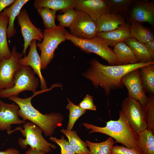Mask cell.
Here are the masks:
<instances>
[{
    "mask_svg": "<svg viewBox=\"0 0 154 154\" xmlns=\"http://www.w3.org/2000/svg\"><path fill=\"white\" fill-rule=\"evenodd\" d=\"M96 23L98 33L111 31L126 23L122 15L112 13L102 16Z\"/></svg>",
    "mask_w": 154,
    "mask_h": 154,
    "instance_id": "18",
    "label": "cell"
},
{
    "mask_svg": "<svg viewBox=\"0 0 154 154\" xmlns=\"http://www.w3.org/2000/svg\"><path fill=\"white\" fill-rule=\"evenodd\" d=\"M17 17L24 42L22 54L25 56L28 47L32 41L36 40L41 41L43 38V33L41 29L33 23L25 9H22Z\"/></svg>",
    "mask_w": 154,
    "mask_h": 154,
    "instance_id": "11",
    "label": "cell"
},
{
    "mask_svg": "<svg viewBox=\"0 0 154 154\" xmlns=\"http://www.w3.org/2000/svg\"><path fill=\"white\" fill-rule=\"evenodd\" d=\"M35 73L29 66H20L13 78V86L0 90V97L8 98L17 96L23 91L28 90L33 94L36 92L39 80Z\"/></svg>",
    "mask_w": 154,
    "mask_h": 154,
    "instance_id": "7",
    "label": "cell"
},
{
    "mask_svg": "<svg viewBox=\"0 0 154 154\" xmlns=\"http://www.w3.org/2000/svg\"><path fill=\"white\" fill-rule=\"evenodd\" d=\"M89 148L90 154H111L114 144L116 142L111 137L100 143H94L88 140L86 141Z\"/></svg>",
    "mask_w": 154,
    "mask_h": 154,
    "instance_id": "28",
    "label": "cell"
},
{
    "mask_svg": "<svg viewBox=\"0 0 154 154\" xmlns=\"http://www.w3.org/2000/svg\"><path fill=\"white\" fill-rule=\"evenodd\" d=\"M110 13L121 15L128 9L132 4V0H105Z\"/></svg>",
    "mask_w": 154,
    "mask_h": 154,
    "instance_id": "30",
    "label": "cell"
},
{
    "mask_svg": "<svg viewBox=\"0 0 154 154\" xmlns=\"http://www.w3.org/2000/svg\"><path fill=\"white\" fill-rule=\"evenodd\" d=\"M15 1V0H0V14L2 10L11 5Z\"/></svg>",
    "mask_w": 154,
    "mask_h": 154,
    "instance_id": "38",
    "label": "cell"
},
{
    "mask_svg": "<svg viewBox=\"0 0 154 154\" xmlns=\"http://www.w3.org/2000/svg\"><path fill=\"white\" fill-rule=\"evenodd\" d=\"M124 42L131 49L138 62L147 63L154 62L144 44L132 37L129 38Z\"/></svg>",
    "mask_w": 154,
    "mask_h": 154,
    "instance_id": "23",
    "label": "cell"
},
{
    "mask_svg": "<svg viewBox=\"0 0 154 154\" xmlns=\"http://www.w3.org/2000/svg\"><path fill=\"white\" fill-rule=\"evenodd\" d=\"M65 38L81 50L98 55L106 60L109 65H117V59L113 49L103 40L97 36L90 39L80 38L72 36L67 31Z\"/></svg>",
    "mask_w": 154,
    "mask_h": 154,
    "instance_id": "6",
    "label": "cell"
},
{
    "mask_svg": "<svg viewBox=\"0 0 154 154\" xmlns=\"http://www.w3.org/2000/svg\"><path fill=\"white\" fill-rule=\"evenodd\" d=\"M9 20L8 17L1 12L0 14V62L9 58L11 55L7 39Z\"/></svg>",
    "mask_w": 154,
    "mask_h": 154,
    "instance_id": "22",
    "label": "cell"
},
{
    "mask_svg": "<svg viewBox=\"0 0 154 154\" xmlns=\"http://www.w3.org/2000/svg\"><path fill=\"white\" fill-rule=\"evenodd\" d=\"M113 50L117 60V65L136 63L138 60L130 48L124 42H120L114 47Z\"/></svg>",
    "mask_w": 154,
    "mask_h": 154,
    "instance_id": "21",
    "label": "cell"
},
{
    "mask_svg": "<svg viewBox=\"0 0 154 154\" xmlns=\"http://www.w3.org/2000/svg\"><path fill=\"white\" fill-rule=\"evenodd\" d=\"M119 117L117 120H110L104 127H100L91 123L82 124L87 130L90 129L89 133H100L114 138L116 142L121 143L128 148L134 149L139 151L138 135L131 127L124 114L121 110Z\"/></svg>",
    "mask_w": 154,
    "mask_h": 154,
    "instance_id": "3",
    "label": "cell"
},
{
    "mask_svg": "<svg viewBox=\"0 0 154 154\" xmlns=\"http://www.w3.org/2000/svg\"><path fill=\"white\" fill-rule=\"evenodd\" d=\"M152 58L154 60V39L144 43Z\"/></svg>",
    "mask_w": 154,
    "mask_h": 154,
    "instance_id": "37",
    "label": "cell"
},
{
    "mask_svg": "<svg viewBox=\"0 0 154 154\" xmlns=\"http://www.w3.org/2000/svg\"></svg>",
    "mask_w": 154,
    "mask_h": 154,
    "instance_id": "41",
    "label": "cell"
},
{
    "mask_svg": "<svg viewBox=\"0 0 154 154\" xmlns=\"http://www.w3.org/2000/svg\"><path fill=\"white\" fill-rule=\"evenodd\" d=\"M139 152L141 154H154V134L147 129L138 134Z\"/></svg>",
    "mask_w": 154,
    "mask_h": 154,
    "instance_id": "25",
    "label": "cell"
},
{
    "mask_svg": "<svg viewBox=\"0 0 154 154\" xmlns=\"http://www.w3.org/2000/svg\"><path fill=\"white\" fill-rule=\"evenodd\" d=\"M37 12L42 18L45 29L51 28L56 26L55 23L56 11L44 7L37 9Z\"/></svg>",
    "mask_w": 154,
    "mask_h": 154,
    "instance_id": "31",
    "label": "cell"
},
{
    "mask_svg": "<svg viewBox=\"0 0 154 154\" xmlns=\"http://www.w3.org/2000/svg\"><path fill=\"white\" fill-rule=\"evenodd\" d=\"M140 75L143 86L145 92L154 95V63L139 68Z\"/></svg>",
    "mask_w": 154,
    "mask_h": 154,
    "instance_id": "27",
    "label": "cell"
},
{
    "mask_svg": "<svg viewBox=\"0 0 154 154\" xmlns=\"http://www.w3.org/2000/svg\"><path fill=\"white\" fill-rule=\"evenodd\" d=\"M153 63L154 62L147 63L138 62L124 65H106L93 58L90 61L89 68L83 75L92 82L96 88L100 86L103 89L107 96L112 90L123 88L121 80L126 73Z\"/></svg>",
    "mask_w": 154,
    "mask_h": 154,
    "instance_id": "1",
    "label": "cell"
},
{
    "mask_svg": "<svg viewBox=\"0 0 154 154\" xmlns=\"http://www.w3.org/2000/svg\"><path fill=\"white\" fill-rule=\"evenodd\" d=\"M76 10L75 18L69 27L70 34L84 39H90L96 37L98 32L96 22L87 14Z\"/></svg>",
    "mask_w": 154,
    "mask_h": 154,
    "instance_id": "9",
    "label": "cell"
},
{
    "mask_svg": "<svg viewBox=\"0 0 154 154\" xmlns=\"http://www.w3.org/2000/svg\"><path fill=\"white\" fill-rule=\"evenodd\" d=\"M74 9H69L64 12L63 14L57 15V17L59 22V25L64 28L69 27L76 16V10Z\"/></svg>",
    "mask_w": 154,
    "mask_h": 154,
    "instance_id": "33",
    "label": "cell"
},
{
    "mask_svg": "<svg viewBox=\"0 0 154 154\" xmlns=\"http://www.w3.org/2000/svg\"><path fill=\"white\" fill-rule=\"evenodd\" d=\"M0 154H20L19 150L12 147L8 148L5 150L0 151Z\"/></svg>",
    "mask_w": 154,
    "mask_h": 154,
    "instance_id": "39",
    "label": "cell"
},
{
    "mask_svg": "<svg viewBox=\"0 0 154 154\" xmlns=\"http://www.w3.org/2000/svg\"><path fill=\"white\" fill-rule=\"evenodd\" d=\"M46 153L41 151L30 147L25 152V154H45Z\"/></svg>",
    "mask_w": 154,
    "mask_h": 154,
    "instance_id": "40",
    "label": "cell"
},
{
    "mask_svg": "<svg viewBox=\"0 0 154 154\" xmlns=\"http://www.w3.org/2000/svg\"><path fill=\"white\" fill-rule=\"evenodd\" d=\"M49 139L58 144L61 149V154H76L69 143L62 136L60 139L51 136Z\"/></svg>",
    "mask_w": 154,
    "mask_h": 154,
    "instance_id": "34",
    "label": "cell"
},
{
    "mask_svg": "<svg viewBox=\"0 0 154 154\" xmlns=\"http://www.w3.org/2000/svg\"><path fill=\"white\" fill-rule=\"evenodd\" d=\"M29 46L30 49L28 54L20 59L19 64L21 66L31 67L39 78L41 89L46 90L48 89L46 84L41 72V61L37 51V40H32Z\"/></svg>",
    "mask_w": 154,
    "mask_h": 154,
    "instance_id": "14",
    "label": "cell"
},
{
    "mask_svg": "<svg viewBox=\"0 0 154 154\" xmlns=\"http://www.w3.org/2000/svg\"><path fill=\"white\" fill-rule=\"evenodd\" d=\"M11 57L0 62V90L11 88L14 86V75L20 65L19 60L23 56L14 46Z\"/></svg>",
    "mask_w": 154,
    "mask_h": 154,
    "instance_id": "10",
    "label": "cell"
},
{
    "mask_svg": "<svg viewBox=\"0 0 154 154\" xmlns=\"http://www.w3.org/2000/svg\"><path fill=\"white\" fill-rule=\"evenodd\" d=\"M19 109L15 103L8 104L0 100V130L10 131L12 125H20L26 122L19 118L18 115Z\"/></svg>",
    "mask_w": 154,
    "mask_h": 154,
    "instance_id": "13",
    "label": "cell"
},
{
    "mask_svg": "<svg viewBox=\"0 0 154 154\" xmlns=\"http://www.w3.org/2000/svg\"><path fill=\"white\" fill-rule=\"evenodd\" d=\"M76 2L77 0H35L33 5L37 9L46 7L64 13L69 9H75Z\"/></svg>",
    "mask_w": 154,
    "mask_h": 154,
    "instance_id": "20",
    "label": "cell"
},
{
    "mask_svg": "<svg viewBox=\"0 0 154 154\" xmlns=\"http://www.w3.org/2000/svg\"><path fill=\"white\" fill-rule=\"evenodd\" d=\"M23 127L17 126L13 130L7 131L8 134L16 131H20L25 137L24 139L19 137L18 139V144L22 149H26L29 145L32 149L46 153L52 151V149L57 148L55 145L48 142L45 139L42 134V130L35 123L28 121L24 123Z\"/></svg>",
    "mask_w": 154,
    "mask_h": 154,
    "instance_id": "4",
    "label": "cell"
},
{
    "mask_svg": "<svg viewBox=\"0 0 154 154\" xmlns=\"http://www.w3.org/2000/svg\"><path fill=\"white\" fill-rule=\"evenodd\" d=\"M130 20L139 23L147 22L151 25L154 24V3L153 1H137L130 13Z\"/></svg>",
    "mask_w": 154,
    "mask_h": 154,
    "instance_id": "16",
    "label": "cell"
},
{
    "mask_svg": "<svg viewBox=\"0 0 154 154\" xmlns=\"http://www.w3.org/2000/svg\"><path fill=\"white\" fill-rule=\"evenodd\" d=\"M147 119V129L154 134V96L150 95L145 106Z\"/></svg>",
    "mask_w": 154,
    "mask_h": 154,
    "instance_id": "32",
    "label": "cell"
},
{
    "mask_svg": "<svg viewBox=\"0 0 154 154\" xmlns=\"http://www.w3.org/2000/svg\"><path fill=\"white\" fill-rule=\"evenodd\" d=\"M121 81L126 88L129 96L145 106L148 97L144 90L140 75L139 68L132 70L125 74Z\"/></svg>",
    "mask_w": 154,
    "mask_h": 154,
    "instance_id": "12",
    "label": "cell"
},
{
    "mask_svg": "<svg viewBox=\"0 0 154 154\" xmlns=\"http://www.w3.org/2000/svg\"><path fill=\"white\" fill-rule=\"evenodd\" d=\"M79 106L84 110L96 111V106L93 102V97L89 94L84 98L83 100L78 105Z\"/></svg>",
    "mask_w": 154,
    "mask_h": 154,
    "instance_id": "35",
    "label": "cell"
},
{
    "mask_svg": "<svg viewBox=\"0 0 154 154\" xmlns=\"http://www.w3.org/2000/svg\"><path fill=\"white\" fill-rule=\"evenodd\" d=\"M129 27V24L125 23L112 31L98 33L96 36L103 40L109 46L114 47L131 37Z\"/></svg>",
    "mask_w": 154,
    "mask_h": 154,
    "instance_id": "17",
    "label": "cell"
},
{
    "mask_svg": "<svg viewBox=\"0 0 154 154\" xmlns=\"http://www.w3.org/2000/svg\"><path fill=\"white\" fill-rule=\"evenodd\" d=\"M60 132L67 137L70 145L77 154H90L89 149L86 142L78 136L76 131L62 129Z\"/></svg>",
    "mask_w": 154,
    "mask_h": 154,
    "instance_id": "24",
    "label": "cell"
},
{
    "mask_svg": "<svg viewBox=\"0 0 154 154\" xmlns=\"http://www.w3.org/2000/svg\"><path fill=\"white\" fill-rule=\"evenodd\" d=\"M130 21L129 28L131 37L144 44L154 39V35L149 29L140 23Z\"/></svg>",
    "mask_w": 154,
    "mask_h": 154,
    "instance_id": "26",
    "label": "cell"
},
{
    "mask_svg": "<svg viewBox=\"0 0 154 154\" xmlns=\"http://www.w3.org/2000/svg\"><path fill=\"white\" fill-rule=\"evenodd\" d=\"M29 1V0H15L9 7L5 8L2 12L9 19L7 31V38H12L16 33L14 23L15 19L23 7Z\"/></svg>",
    "mask_w": 154,
    "mask_h": 154,
    "instance_id": "19",
    "label": "cell"
},
{
    "mask_svg": "<svg viewBox=\"0 0 154 154\" xmlns=\"http://www.w3.org/2000/svg\"><path fill=\"white\" fill-rule=\"evenodd\" d=\"M66 31L64 28L59 25L44 30L42 41L37 43V47L41 51L40 56L41 69L46 68L54 56L55 50L61 43L66 40Z\"/></svg>",
    "mask_w": 154,
    "mask_h": 154,
    "instance_id": "5",
    "label": "cell"
},
{
    "mask_svg": "<svg viewBox=\"0 0 154 154\" xmlns=\"http://www.w3.org/2000/svg\"><path fill=\"white\" fill-rule=\"evenodd\" d=\"M67 100L68 103L66 108L69 110V121L66 129L72 130L76 121L85 113L86 110L82 109L78 105L75 104L68 98H67Z\"/></svg>",
    "mask_w": 154,
    "mask_h": 154,
    "instance_id": "29",
    "label": "cell"
},
{
    "mask_svg": "<svg viewBox=\"0 0 154 154\" xmlns=\"http://www.w3.org/2000/svg\"><path fill=\"white\" fill-rule=\"evenodd\" d=\"M75 9L87 14L95 22L102 16L110 13L105 0H77Z\"/></svg>",
    "mask_w": 154,
    "mask_h": 154,
    "instance_id": "15",
    "label": "cell"
},
{
    "mask_svg": "<svg viewBox=\"0 0 154 154\" xmlns=\"http://www.w3.org/2000/svg\"><path fill=\"white\" fill-rule=\"evenodd\" d=\"M111 154H141L134 149L128 148L124 145H113Z\"/></svg>",
    "mask_w": 154,
    "mask_h": 154,
    "instance_id": "36",
    "label": "cell"
},
{
    "mask_svg": "<svg viewBox=\"0 0 154 154\" xmlns=\"http://www.w3.org/2000/svg\"><path fill=\"white\" fill-rule=\"evenodd\" d=\"M47 91L48 90L36 91L31 96L25 98L11 96L8 98L19 106L18 115L19 117L25 121L29 120L35 123L42 129L45 136L51 137L56 129L62 125L64 116L57 112L42 114L35 108L31 103L32 99L34 97Z\"/></svg>",
    "mask_w": 154,
    "mask_h": 154,
    "instance_id": "2",
    "label": "cell"
},
{
    "mask_svg": "<svg viewBox=\"0 0 154 154\" xmlns=\"http://www.w3.org/2000/svg\"><path fill=\"white\" fill-rule=\"evenodd\" d=\"M121 110L131 129L137 134L147 129V119L145 106L129 97L121 105Z\"/></svg>",
    "mask_w": 154,
    "mask_h": 154,
    "instance_id": "8",
    "label": "cell"
}]
</instances>
